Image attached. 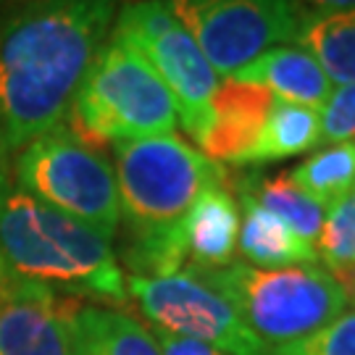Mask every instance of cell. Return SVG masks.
<instances>
[{
  "label": "cell",
  "instance_id": "obj_2",
  "mask_svg": "<svg viewBox=\"0 0 355 355\" xmlns=\"http://www.w3.org/2000/svg\"><path fill=\"white\" fill-rule=\"evenodd\" d=\"M0 255L8 274L64 297L124 305V271L111 240L26 195L0 166Z\"/></svg>",
  "mask_w": 355,
  "mask_h": 355
},
{
  "label": "cell",
  "instance_id": "obj_19",
  "mask_svg": "<svg viewBox=\"0 0 355 355\" xmlns=\"http://www.w3.org/2000/svg\"><path fill=\"white\" fill-rule=\"evenodd\" d=\"M287 174L305 195L329 208L355 190V142H337L321 148Z\"/></svg>",
  "mask_w": 355,
  "mask_h": 355
},
{
  "label": "cell",
  "instance_id": "obj_20",
  "mask_svg": "<svg viewBox=\"0 0 355 355\" xmlns=\"http://www.w3.org/2000/svg\"><path fill=\"white\" fill-rule=\"evenodd\" d=\"M316 253L324 268L355 261V190L329 205L316 240Z\"/></svg>",
  "mask_w": 355,
  "mask_h": 355
},
{
  "label": "cell",
  "instance_id": "obj_4",
  "mask_svg": "<svg viewBox=\"0 0 355 355\" xmlns=\"http://www.w3.org/2000/svg\"><path fill=\"white\" fill-rule=\"evenodd\" d=\"M69 127L82 140H142L174 135L177 105L164 79L140 53L108 37L76 89L69 108Z\"/></svg>",
  "mask_w": 355,
  "mask_h": 355
},
{
  "label": "cell",
  "instance_id": "obj_1",
  "mask_svg": "<svg viewBox=\"0 0 355 355\" xmlns=\"http://www.w3.org/2000/svg\"><path fill=\"white\" fill-rule=\"evenodd\" d=\"M121 0H37L0 19V166L64 124Z\"/></svg>",
  "mask_w": 355,
  "mask_h": 355
},
{
  "label": "cell",
  "instance_id": "obj_6",
  "mask_svg": "<svg viewBox=\"0 0 355 355\" xmlns=\"http://www.w3.org/2000/svg\"><path fill=\"white\" fill-rule=\"evenodd\" d=\"M11 179L40 203L114 240L121 224L114 164L69 124L40 135L13 155Z\"/></svg>",
  "mask_w": 355,
  "mask_h": 355
},
{
  "label": "cell",
  "instance_id": "obj_12",
  "mask_svg": "<svg viewBox=\"0 0 355 355\" xmlns=\"http://www.w3.org/2000/svg\"><path fill=\"white\" fill-rule=\"evenodd\" d=\"M232 79L266 87L277 101L321 111L329 101L334 85L324 69L300 45H277L261 53L255 61L237 69Z\"/></svg>",
  "mask_w": 355,
  "mask_h": 355
},
{
  "label": "cell",
  "instance_id": "obj_25",
  "mask_svg": "<svg viewBox=\"0 0 355 355\" xmlns=\"http://www.w3.org/2000/svg\"><path fill=\"white\" fill-rule=\"evenodd\" d=\"M308 11H345L355 8V0H303Z\"/></svg>",
  "mask_w": 355,
  "mask_h": 355
},
{
  "label": "cell",
  "instance_id": "obj_8",
  "mask_svg": "<svg viewBox=\"0 0 355 355\" xmlns=\"http://www.w3.org/2000/svg\"><path fill=\"white\" fill-rule=\"evenodd\" d=\"M218 76H232L277 45H295L303 0H166Z\"/></svg>",
  "mask_w": 355,
  "mask_h": 355
},
{
  "label": "cell",
  "instance_id": "obj_9",
  "mask_svg": "<svg viewBox=\"0 0 355 355\" xmlns=\"http://www.w3.org/2000/svg\"><path fill=\"white\" fill-rule=\"evenodd\" d=\"M127 292L153 329L211 345L224 355H271V347L248 329L237 311L190 268L155 279L129 277Z\"/></svg>",
  "mask_w": 355,
  "mask_h": 355
},
{
  "label": "cell",
  "instance_id": "obj_7",
  "mask_svg": "<svg viewBox=\"0 0 355 355\" xmlns=\"http://www.w3.org/2000/svg\"><path fill=\"white\" fill-rule=\"evenodd\" d=\"M111 37L140 53L168 87L177 119L200 145L211 124V103L218 74L208 64L192 35L179 24L166 0H132L116 13Z\"/></svg>",
  "mask_w": 355,
  "mask_h": 355
},
{
  "label": "cell",
  "instance_id": "obj_3",
  "mask_svg": "<svg viewBox=\"0 0 355 355\" xmlns=\"http://www.w3.org/2000/svg\"><path fill=\"white\" fill-rule=\"evenodd\" d=\"M187 268L211 284L268 347L313 334L334 321L347 305L337 282L318 263L255 268L232 261L221 268Z\"/></svg>",
  "mask_w": 355,
  "mask_h": 355
},
{
  "label": "cell",
  "instance_id": "obj_17",
  "mask_svg": "<svg viewBox=\"0 0 355 355\" xmlns=\"http://www.w3.org/2000/svg\"><path fill=\"white\" fill-rule=\"evenodd\" d=\"M318 145H321V116L316 108L274 101L258 140L242 155L240 166L274 164L313 150Z\"/></svg>",
  "mask_w": 355,
  "mask_h": 355
},
{
  "label": "cell",
  "instance_id": "obj_26",
  "mask_svg": "<svg viewBox=\"0 0 355 355\" xmlns=\"http://www.w3.org/2000/svg\"><path fill=\"white\" fill-rule=\"evenodd\" d=\"M6 279H8V268H6V263H3V255H0V290H3Z\"/></svg>",
  "mask_w": 355,
  "mask_h": 355
},
{
  "label": "cell",
  "instance_id": "obj_16",
  "mask_svg": "<svg viewBox=\"0 0 355 355\" xmlns=\"http://www.w3.org/2000/svg\"><path fill=\"white\" fill-rule=\"evenodd\" d=\"M295 45L316 58L331 85H355V8L308 11Z\"/></svg>",
  "mask_w": 355,
  "mask_h": 355
},
{
  "label": "cell",
  "instance_id": "obj_22",
  "mask_svg": "<svg viewBox=\"0 0 355 355\" xmlns=\"http://www.w3.org/2000/svg\"><path fill=\"white\" fill-rule=\"evenodd\" d=\"M321 142H355V85H340L331 89L329 101L318 111Z\"/></svg>",
  "mask_w": 355,
  "mask_h": 355
},
{
  "label": "cell",
  "instance_id": "obj_24",
  "mask_svg": "<svg viewBox=\"0 0 355 355\" xmlns=\"http://www.w3.org/2000/svg\"><path fill=\"white\" fill-rule=\"evenodd\" d=\"M327 271L331 274V279L337 282V287L343 290L345 300L355 305V261H350V263H343V266L327 268Z\"/></svg>",
  "mask_w": 355,
  "mask_h": 355
},
{
  "label": "cell",
  "instance_id": "obj_23",
  "mask_svg": "<svg viewBox=\"0 0 355 355\" xmlns=\"http://www.w3.org/2000/svg\"><path fill=\"white\" fill-rule=\"evenodd\" d=\"M153 337L158 343L161 355H224L221 350H216L211 345L195 343L187 337H177V334H168V331L153 329Z\"/></svg>",
  "mask_w": 355,
  "mask_h": 355
},
{
  "label": "cell",
  "instance_id": "obj_5",
  "mask_svg": "<svg viewBox=\"0 0 355 355\" xmlns=\"http://www.w3.org/2000/svg\"><path fill=\"white\" fill-rule=\"evenodd\" d=\"M119 211L129 237L179 227L195 198L227 184V171L177 135L114 142Z\"/></svg>",
  "mask_w": 355,
  "mask_h": 355
},
{
  "label": "cell",
  "instance_id": "obj_18",
  "mask_svg": "<svg viewBox=\"0 0 355 355\" xmlns=\"http://www.w3.org/2000/svg\"><path fill=\"white\" fill-rule=\"evenodd\" d=\"M237 190L250 195L255 203H261L266 211L279 216L282 221L297 232L305 242H311L316 248V240L324 227V216L327 208L316 203L311 195H305L287 171H282L277 177H263V174H250L240 179Z\"/></svg>",
  "mask_w": 355,
  "mask_h": 355
},
{
  "label": "cell",
  "instance_id": "obj_11",
  "mask_svg": "<svg viewBox=\"0 0 355 355\" xmlns=\"http://www.w3.org/2000/svg\"><path fill=\"white\" fill-rule=\"evenodd\" d=\"M274 101L277 98L261 85L240 82L232 76L218 82L211 103V124L200 140V153L214 164L240 166L242 155L258 140Z\"/></svg>",
  "mask_w": 355,
  "mask_h": 355
},
{
  "label": "cell",
  "instance_id": "obj_21",
  "mask_svg": "<svg viewBox=\"0 0 355 355\" xmlns=\"http://www.w3.org/2000/svg\"><path fill=\"white\" fill-rule=\"evenodd\" d=\"M271 355H355V311L340 313L303 340L271 347Z\"/></svg>",
  "mask_w": 355,
  "mask_h": 355
},
{
  "label": "cell",
  "instance_id": "obj_15",
  "mask_svg": "<svg viewBox=\"0 0 355 355\" xmlns=\"http://www.w3.org/2000/svg\"><path fill=\"white\" fill-rule=\"evenodd\" d=\"M71 355H161L153 331L119 308L76 303Z\"/></svg>",
  "mask_w": 355,
  "mask_h": 355
},
{
  "label": "cell",
  "instance_id": "obj_14",
  "mask_svg": "<svg viewBox=\"0 0 355 355\" xmlns=\"http://www.w3.org/2000/svg\"><path fill=\"white\" fill-rule=\"evenodd\" d=\"M240 253L255 268H287V266H316L318 253L311 242L292 232L279 216L255 203L250 195L240 192Z\"/></svg>",
  "mask_w": 355,
  "mask_h": 355
},
{
  "label": "cell",
  "instance_id": "obj_13",
  "mask_svg": "<svg viewBox=\"0 0 355 355\" xmlns=\"http://www.w3.org/2000/svg\"><path fill=\"white\" fill-rule=\"evenodd\" d=\"M190 266L221 268L232 263L240 240V205L227 184L203 190L182 221Z\"/></svg>",
  "mask_w": 355,
  "mask_h": 355
},
{
  "label": "cell",
  "instance_id": "obj_10",
  "mask_svg": "<svg viewBox=\"0 0 355 355\" xmlns=\"http://www.w3.org/2000/svg\"><path fill=\"white\" fill-rule=\"evenodd\" d=\"M76 303L8 274L0 290V355H71Z\"/></svg>",
  "mask_w": 355,
  "mask_h": 355
}]
</instances>
